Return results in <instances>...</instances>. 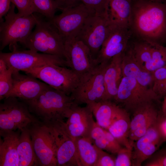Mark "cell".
Returning <instances> with one entry per match:
<instances>
[{"instance_id":"obj_1","label":"cell","mask_w":166,"mask_h":166,"mask_svg":"<svg viewBox=\"0 0 166 166\" xmlns=\"http://www.w3.org/2000/svg\"><path fill=\"white\" fill-rule=\"evenodd\" d=\"M129 27L136 38L163 45L166 42V3L132 1Z\"/></svg>"},{"instance_id":"obj_2","label":"cell","mask_w":166,"mask_h":166,"mask_svg":"<svg viewBox=\"0 0 166 166\" xmlns=\"http://www.w3.org/2000/svg\"><path fill=\"white\" fill-rule=\"evenodd\" d=\"M22 100L27 105L30 112L45 123L67 118L72 107L75 104L70 95L52 87L34 99Z\"/></svg>"},{"instance_id":"obj_3","label":"cell","mask_w":166,"mask_h":166,"mask_svg":"<svg viewBox=\"0 0 166 166\" xmlns=\"http://www.w3.org/2000/svg\"><path fill=\"white\" fill-rule=\"evenodd\" d=\"M15 7L11 3L4 20L0 22L1 51L7 46L11 51L18 49V42L23 45L36 24L37 14L22 16L15 12Z\"/></svg>"},{"instance_id":"obj_4","label":"cell","mask_w":166,"mask_h":166,"mask_svg":"<svg viewBox=\"0 0 166 166\" xmlns=\"http://www.w3.org/2000/svg\"><path fill=\"white\" fill-rule=\"evenodd\" d=\"M35 26L23 45L29 49L65 59L64 40L50 21L38 14Z\"/></svg>"},{"instance_id":"obj_5","label":"cell","mask_w":166,"mask_h":166,"mask_svg":"<svg viewBox=\"0 0 166 166\" xmlns=\"http://www.w3.org/2000/svg\"><path fill=\"white\" fill-rule=\"evenodd\" d=\"M109 62L97 65L80 77L77 85L70 95L75 104L87 105L103 100L104 73Z\"/></svg>"},{"instance_id":"obj_6","label":"cell","mask_w":166,"mask_h":166,"mask_svg":"<svg viewBox=\"0 0 166 166\" xmlns=\"http://www.w3.org/2000/svg\"><path fill=\"white\" fill-rule=\"evenodd\" d=\"M23 72L68 95H70L77 87L80 78L69 68L55 64L35 67Z\"/></svg>"},{"instance_id":"obj_7","label":"cell","mask_w":166,"mask_h":166,"mask_svg":"<svg viewBox=\"0 0 166 166\" xmlns=\"http://www.w3.org/2000/svg\"><path fill=\"white\" fill-rule=\"evenodd\" d=\"M30 112L27 105L17 98H4L0 104V131H21L39 121Z\"/></svg>"},{"instance_id":"obj_8","label":"cell","mask_w":166,"mask_h":166,"mask_svg":"<svg viewBox=\"0 0 166 166\" xmlns=\"http://www.w3.org/2000/svg\"><path fill=\"white\" fill-rule=\"evenodd\" d=\"M28 128L38 165L57 166L56 145L48 125L39 121Z\"/></svg>"},{"instance_id":"obj_9","label":"cell","mask_w":166,"mask_h":166,"mask_svg":"<svg viewBox=\"0 0 166 166\" xmlns=\"http://www.w3.org/2000/svg\"><path fill=\"white\" fill-rule=\"evenodd\" d=\"M159 99L152 88L142 85L132 78L123 76L113 100L133 112L146 103Z\"/></svg>"},{"instance_id":"obj_10","label":"cell","mask_w":166,"mask_h":166,"mask_svg":"<svg viewBox=\"0 0 166 166\" xmlns=\"http://www.w3.org/2000/svg\"><path fill=\"white\" fill-rule=\"evenodd\" d=\"M0 57L6 62L8 68L24 71L32 68L48 64L67 66L65 60L58 56L40 53L30 49H15L9 53L0 52Z\"/></svg>"},{"instance_id":"obj_11","label":"cell","mask_w":166,"mask_h":166,"mask_svg":"<svg viewBox=\"0 0 166 166\" xmlns=\"http://www.w3.org/2000/svg\"><path fill=\"white\" fill-rule=\"evenodd\" d=\"M46 124L50 127L54 137L57 166H81L74 139L68 131L63 120Z\"/></svg>"},{"instance_id":"obj_12","label":"cell","mask_w":166,"mask_h":166,"mask_svg":"<svg viewBox=\"0 0 166 166\" xmlns=\"http://www.w3.org/2000/svg\"><path fill=\"white\" fill-rule=\"evenodd\" d=\"M110 25L106 16L92 15L86 19L76 37L89 48L95 61Z\"/></svg>"},{"instance_id":"obj_13","label":"cell","mask_w":166,"mask_h":166,"mask_svg":"<svg viewBox=\"0 0 166 166\" xmlns=\"http://www.w3.org/2000/svg\"><path fill=\"white\" fill-rule=\"evenodd\" d=\"M92 15L82 3L64 10L49 20L64 40L76 37L87 18Z\"/></svg>"},{"instance_id":"obj_14","label":"cell","mask_w":166,"mask_h":166,"mask_svg":"<svg viewBox=\"0 0 166 166\" xmlns=\"http://www.w3.org/2000/svg\"><path fill=\"white\" fill-rule=\"evenodd\" d=\"M67 66L80 77L97 65L87 46L76 37L64 40Z\"/></svg>"},{"instance_id":"obj_15","label":"cell","mask_w":166,"mask_h":166,"mask_svg":"<svg viewBox=\"0 0 166 166\" xmlns=\"http://www.w3.org/2000/svg\"><path fill=\"white\" fill-rule=\"evenodd\" d=\"M132 36L129 27L110 24L108 33L95 60L97 65L107 63L124 52Z\"/></svg>"},{"instance_id":"obj_16","label":"cell","mask_w":166,"mask_h":166,"mask_svg":"<svg viewBox=\"0 0 166 166\" xmlns=\"http://www.w3.org/2000/svg\"><path fill=\"white\" fill-rule=\"evenodd\" d=\"M154 103L152 102L146 103L133 112L128 137L132 148L134 143L144 135L159 120L161 111L158 109Z\"/></svg>"},{"instance_id":"obj_17","label":"cell","mask_w":166,"mask_h":166,"mask_svg":"<svg viewBox=\"0 0 166 166\" xmlns=\"http://www.w3.org/2000/svg\"><path fill=\"white\" fill-rule=\"evenodd\" d=\"M159 121L134 143L132 151L133 166H141L165 141L160 130Z\"/></svg>"},{"instance_id":"obj_18","label":"cell","mask_w":166,"mask_h":166,"mask_svg":"<svg viewBox=\"0 0 166 166\" xmlns=\"http://www.w3.org/2000/svg\"><path fill=\"white\" fill-rule=\"evenodd\" d=\"M93 115L92 108L89 105L81 107L75 103L72 106L65 125L74 139L78 137L90 138L91 131L95 123Z\"/></svg>"},{"instance_id":"obj_19","label":"cell","mask_w":166,"mask_h":166,"mask_svg":"<svg viewBox=\"0 0 166 166\" xmlns=\"http://www.w3.org/2000/svg\"><path fill=\"white\" fill-rule=\"evenodd\" d=\"M19 71L14 69L12 87L5 98L13 97L22 100H31L51 87L33 76L21 74Z\"/></svg>"},{"instance_id":"obj_20","label":"cell","mask_w":166,"mask_h":166,"mask_svg":"<svg viewBox=\"0 0 166 166\" xmlns=\"http://www.w3.org/2000/svg\"><path fill=\"white\" fill-rule=\"evenodd\" d=\"M20 131H0V166H19L17 147Z\"/></svg>"},{"instance_id":"obj_21","label":"cell","mask_w":166,"mask_h":166,"mask_svg":"<svg viewBox=\"0 0 166 166\" xmlns=\"http://www.w3.org/2000/svg\"><path fill=\"white\" fill-rule=\"evenodd\" d=\"M123 53L113 57L105 68L104 75L105 94L103 100L112 101L117 95L123 77L122 61Z\"/></svg>"},{"instance_id":"obj_22","label":"cell","mask_w":166,"mask_h":166,"mask_svg":"<svg viewBox=\"0 0 166 166\" xmlns=\"http://www.w3.org/2000/svg\"><path fill=\"white\" fill-rule=\"evenodd\" d=\"M127 47L123 54L122 69L123 76L132 78L142 85L148 87L153 83L152 73L145 70L137 63L131 48L128 49Z\"/></svg>"},{"instance_id":"obj_23","label":"cell","mask_w":166,"mask_h":166,"mask_svg":"<svg viewBox=\"0 0 166 166\" xmlns=\"http://www.w3.org/2000/svg\"><path fill=\"white\" fill-rule=\"evenodd\" d=\"M91 107L96 122L107 129L113 120L124 109L111 101L102 100L89 104Z\"/></svg>"},{"instance_id":"obj_24","label":"cell","mask_w":166,"mask_h":166,"mask_svg":"<svg viewBox=\"0 0 166 166\" xmlns=\"http://www.w3.org/2000/svg\"><path fill=\"white\" fill-rule=\"evenodd\" d=\"M131 10L129 0H109L107 18L111 25L129 28Z\"/></svg>"},{"instance_id":"obj_25","label":"cell","mask_w":166,"mask_h":166,"mask_svg":"<svg viewBox=\"0 0 166 166\" xmlns=\"http://www.w3.org/2000/svg\"><path fill=\"white\" fill-rule=\"evenodd\" d=\"M93 144L98 148L114 154H117L122 147L107 129L95 122L90 135Z\"/></svg>"},{"instance_id":"obj_26","label":"cell","mask_w":166,"mask_h":166,"mask_svg":"<svg viewBox=\"0 0 166 166\" xmlns=\"http://www.w3.org/2000/svg\"><path fill=\"white\" fill-rule=\"evenodd\" d=\"M130 121L128 113L124 109L113 120L107 130L123 147L132 150L128 139Z\"/></svg>"},{"instance_id":"obj_27","label":"cell","mask_w":166,"mask_h":166,"mask_svg":"<svg viewBox=\"0 0 166 166\" xmlns=\"http://www.w3.org/2000/svg\"><path fill=\"white\" fill-rule=\"evenodd\" d=\"M20 132L17 147L19 166L38 165L28 127Z\"/></svg>"},{"instance_id":"obj_28","label":"cell","mask_w":166,"mask_h":166,"mask_svg":"<svg viewBox=\"0 0 166 166\" xmlns=\"http://www.w3.org/2000/svg\"><path fill=\"white\" fill-rule=\"evenodd\" d=\"M81 166H95L97 156V147L89 138H74Z\"/></svg>"},{"instance_id":"obj_29","label":"cell","mask_w":166,"mask_h":166,"mask_svg":"<svg viewBox=\"0 0 166 166\" xmlns=\"http://www.w3.org/2000/svg\"><path fill=\"white\" fill-rule=\"evenodd\" d=\"M136 39L130 48L136 61L144 69L145 64L151 59L152 45L145 41Z\"/></svg>"},{"instance_id":"obj_30","label":"cell","mask_w":166,"mask_h":166,"mask_svg":"<svg viewBox=\"0 0 166 166\" xmlns=\"http://www.w3.org/2000/svg\"><path fill=\"white\" fill-rule=\"evenodd\" d=\"M152 45L151 59L144 67L145 70L151 73L166 66V46L160 44Z\"/></svg>"},{"instance_id":"obj_31","label":"cell","mask_w":166,"mask_h":166,"mask_svg":"<svg viewBox=\"0 0 166 166\" xmlns=\"http://www.w3.org/2000/svg\"><path fill=\"white\" fill-rule=\"evenodd\" d=\"M34 13L38 14L49 20L53 18L58 9L54 0H33Z\"/></svg>"},{"instance_id":"obj_32","label":"cell","mask_w":166,"mask_h":166,"mask_svg":"<svg viewBox=\"0 0 166 166\" xmlns=\"http://www.w3.org/2000/svg\"><path fill=\"white\" fill-rule=\"evenodd\" d=\"M92 15L106 16L109 0H81Z\"/></svg>"},{"instance_id":"obj_33","label":"cell","mask_w":166,"mask_h":166,"mask_svg":"<svg viewBox=\"0 0 166 166\" xmlns=\"http://www.w3.org/2000/svg\"><path fill=\"white\" fill-rule=\"evenodd\" d=\"M14 69L9 68L5 72L0 73V99H4L6 96L11 89L13 80Z\"/></svg>"},{"instance_id":"obj_34","label":"cell","mask_w":166,"mask_h":166,"mask_svg":"<svg viewBox=\"0 0 166 166\" xmlns=\"http://www.w3.org/2000/svg\"><path fill=\"white\" fill-rule=\"evenodd\" d=\"M17 8L18 13L22 16H28L34 13L33 0H11Z\"/></svg>"},{"instance_id":"obj_35","label":"cell","mask_w":166,"mask_h":166,"mask_svg":"<svg viewBox=\"0 0 166 166\" xmlns=\"http://www.w3.org/2000/svg\"><path fill=\"white\" fill-rule=\"evenodd\" d=\"M132 149L123 147L117 153L115 166H132Z\"/></svg>"},{"instance_id":"obj_36","label":"cell","mask_w":166,"mask_h":166,"mask_svg":"<svg viewBox=\"0 0 166 166\" xmlns=\"http://www.w3.org/2000/svg\"><path fill=\"white\" fill-rule=\"evenodd\" d=\"M145 166H166V148L156 151L146 160Z\"/></svg>"},{"instance_id":"obj_37","label":"cell","mask_w":166,"mask_h":166,"mask_svg":"<svg viewBox=\"0 0 166 166\" xmlns=\"http://www.w3.org/2000/svg\"><path fill=\"white\" fill-rule=\"evenodd\" d=\"M97 156L95 166H115L116 158L97 147Z\"/></svg>"},{"instance_id":"obj_38","label":"cell","mask_w":166,"mask_h":166,"mask_svg":"<svg viewBox=\"0 0 166 166\" xmlns=\"http://www.w3.org/2000/svg\"><path fill=\"white\" fill-rule=\"evenodd\" d=\"M160 99L166 95V79L154 81L152 88Z\"/></svg>"},{"instance_id":"obj_39","label":"cell","mask_w":166,"mask_h":166,"mask_svg":"<svg viewBox=\"0 0 166 166\" xmlns=\"http://www.w3.org/2000/svg\"><path fill=\"white\" fill-rule=\"evenodd\" d=\"M58 9L62 11L76 6L81 3V0H54Z\"/></svg>"},{"instance_id":"obj_40","label":"cell","mask_w":166,"mask_h":166,"mask_svg":"<svg viewBox=\"0 0 166 166\" xmlns=\"http://www.w3.org/2000/svg\"><path fill=\"white\" fill-rule=\"evenodd\" d=\"M153 82L166 79V66L158 69L152 73Z\"/></svg>"},{"instance_id":"obj_41","label":"cell","mask_w":166,"mask_h":166,"mask_svg":"<svg viewBox=\"0 0 166 166\" xmlns=\"http://www.w3.org/2000/svg\"><path fill=\"white\" fill-rule=\"evenodd\" d=\"M11 0H0V21H2L3 17L8 11L11 5Z\"/></svg>"},{"instance_id":"obj_42","label":"cell","mask_w":166,"mask_h":166,"mask_svg":"<svg viewBox=\"0 0 166 166\" xmlns=\"http://www.w3.org/2000/svg\"><path fill=\"white\" fill-rule=\"evenodd\" d=\"M159 126L162 136L166 141V117L161 114L159 121Z\"/></svg>"},{"instance_id":"obj_43","label":"cell","mask_w":166,"mask_h":166,"mask_svg":"<svg viewBox=\"0 0 166 166\" xmlns=\"http://www.w3.org/2000/svg\"><path fill=\"white\" fill-rule=\"evenodd\" d=\"M8 69L5 61L0 57V73L6 71Z\"/></svg>"},{"instance_id":"obj_44","label":"cell","mask_w":166,"mask_h":166,"mask_svg":"<svg viewBox=\"0 0 166 166\" xmlns=\"http://www.w3.org/2000/svg\"><path fill=\"white\" fill-rule=\"evenodd\" d=\"M161 110H160L162 115L166 117V95L163 97Z\"/></svg>"},{"instance_id":"obj_45","label":"cell","mask_w":166,"mask_h":166,"mask_svg":"<svg viewBox=\"0 0 166 166\" xmlns=\"http://www.w3.org/2000/svg\"><path fill=\"white\" fill-rule=\"evenodd\" d=\"M152 1L163 3H166V0H151Z\"/></svg>"},{"instance_id":"obj_46","label":"cell","mask_w":166,"mask_h":166,"mask_svg":"<svg viewBox=\"0 0 166 166\" xmlns=\"http://www.w3.org/2000/svg\"><path fill=\"white\" fill-rule=\"evenodd\" d=\"M131 2L132 1H135V0H129Z\"/></svg>"}]
</instances>
